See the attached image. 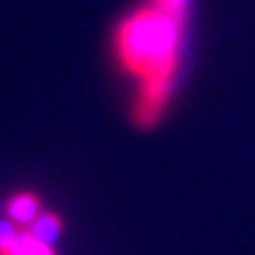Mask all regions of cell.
Segmentation results:
<instances>
[{"instance_id": "7a4b0ae2", "label": "cell", "mask_w": 255, "mask_h": 255, "mask_svg": "<svg viewBox=\"0 0 255 255\" xmlns=\"http://www.w3.org/2000/svg\"><path fill=\"white\" fill-rule=\"evenodd\" d=\"M4 213L7 217L18 224L20 229L29 226L36 217L43 213V206H40V197L31 190H20V193L11 195V197L4 202Z\"/></svg>"}, {"instance_id": "3957f363", "label": "cell", "mask_w": 255, "mask_h": 255, "mask_svg": "<svg viewBox=\"0 0 255 255\" xmlns=\"http://www.w3.org/2000/svg\"><path fill=\"white\" fill-rule=\"evenodd\" d=\"M63 229H65V222H63V215L56 211H43L29 226H25V231L29 235H34L36 240H40L47 247H54L61 242L63 238Z\"/></svg>"}, {"instance_id": "277c9868", "label": "cell", "mask_w": 255, "mask_h": 255, "mask_svg": "<svg viewBox=\"0 0 255 255\" xmlns=\"http://www.w3.org/2000/svg\"><path fill=\"white\" fill-rule=\"evenodd\" d=\"M154 4H157V7H161L163 11H168L170 16L184 20V22H186V18H188L190 0H154Z\"/></svg>"}, {"instance_id": "6da1fadb", "label": "cell", "mask_w": 255, "mask_h": 255, "mask_svg": "<svg viewBox=\"0 0 255 255\" xmlns=\"http://www.w3.org/2000/svg\"><path fill=\"white\" fill-rule=\"evenodd\" d=\"M186 22L157 4H148L117 25L115 49L121 67L139 81L132 121L154 128L161 121L175 88Z\"/></svg>"}]
</instances>
